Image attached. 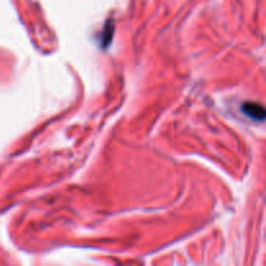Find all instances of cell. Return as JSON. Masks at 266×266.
Masks as SVG:
<instances>
[{
    "mask_svg": "<svg viewBox=\"0 0 266 266\" xmlns=\"http://www.w3.org/2000/svg\"><path fill=\"white\" fill-rule=\"evenodd\" d=\"M243 112L247 116H249L251 118L256 120V121H262L265 118V111H263L262 105L257 103H251V101H247L242 105Z\"/></svg>",
    "mask_w": 266,
    "mask_h": 266,
    "instance_id": "cell-1",
    "label": "cell"
}]
</instances>
